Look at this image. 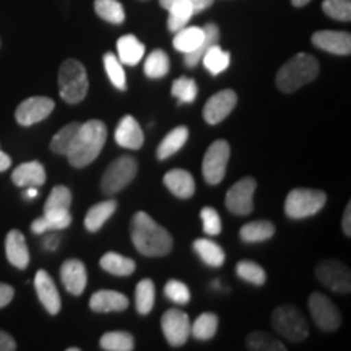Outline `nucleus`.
Wrapping results in <instances>:
<instances>
[{"instance_id": "21", "label": "nucleus", "mask_w": 351, "mask_h": 351, "mask_svg": "<svg viewBox=\"0 0 351 351\" xmlns=\"http://www.w3.org/2000/svg\"><path fill=\"white\" fill-rule=\"evenodd\" d=\"M46 169L39 161H28L16 166L12 173V182L16 187H41L46 182Z\"/></svg>"}, {"instance_id": "20", "label": "nucleus", "mask_w": 351, "mask_h": 351, "mask_svg": "<svg viewBox=\"0 0 351 351\" xmlns=\"http://www.w3.org/2000/svg\"><path fill=\"white\" fill-rule=\"evenodd\" d=\"M90 307L95 313H121L129 307V300L125 295L112 289H99L90 298Z\"/></svg>"}, {"instance_id": "2", "label": "nucleus", "mask_w": 351, "mask_h": 351, "mask_svg": "<svg viewBox=\"0 0 351 351\" xmlns=\"http://www.w3.org/2000/svg\"><path fill=\"white\" fill-rule=\"evenodd\" d=\"M108 140V129L103 121L91 119L80 124L67 156L73 168H85L99 156Z\"/></svg>"}, {"instance_id": "10", "label": "nucleus", "mask_w": 351, "mask_h": 351, "mask_svg": "<svg viewBox=\"0 0 351 351\" xmlns=\"http://www.w3.org/2000/svg\"><path fill=\"white\" fill-rule=\"evenodd\" d=\"M315 276L324 287L335 293H350L351 291V275L350 269L340 261H322L315 267Z\"/></svg>"}, {"instance_id": "52", "label": "nucleus", "mask_w": 351, "mask_h": 351, "mask_svg": "<svg viewBox=\"0 0 351 351\" xmlns=\"http://www.w3.org/2000/svg\"><path fill=\"white\" fill-rule=\"evenodd\" d=\"M10 166H12V158L8 156L5 152H2V148H0V173L7 171Z\"/></svg>"}, {"instance_id": "53", "label": "nucleus", "mask_w": 351, "mask_h": 351, "mask_svg": "<svg viewBox=\"0 0 351 351\" xmlns=\"http://www.w3.org/2000/svg\"><path fill=\"white\" fill-rule=\"evenodd\" d=\"M36 195H38V187H28L23 194L25 199H34Z\"/></svg>"}, {"instance_id": "54", "label": "nucleus", "mask_w": 351, "mask_h": 351, "mask_svg": "<svg viewBox=\"0 0 351 351\" xmlns=\"http://www.w3.org/2000/svg\"><path fill=\"white\" fill-rule=\"evenodd\" d=\"M311 0H291V3L295 7H304V5H307V3H309Z\"/></svg>"}, {"instance_id": "24", "label": "nucleus", "mask_w": 351, "mask_h": 351, "mask_svg": "<svg viewBox=\"0 0 351 351\" xmlns=\"http://www.w3.org/2000/svg\"><path fill=\"white\" fill-rule=\"evenodd\" d=\"M70 223H72L70 210H49V212H44L41 218L34 219L32 223V231L34 234H43L47 231L64 230L70 226Z\"/></svg>"}, {"instance_id": "42", "label": "nucleus", "mask_w": 351, "mask_h": 351, "mask_svg": "<svg viewBox=\"0 0 351 351\" xmlns=\"http://www.w3.org/2000/svg\"><path fill=\"white\" fill-rule=\"evenodd\" d=\"M236 274L244 282L256 285V287H262L267 282V274L261 265L252 261H241L236 265Z\"/></svg>"}, {"instance_id": "32", "label": "nucleus", "mask_w": 351, "mask_h": 351, "mask_svg": "<svg viewBox=\"0 0 351 351\" xmlns=\"http://www.w3.org/2000/svg\"><path fill=\"white\" fill-rule=\"evenodd\" d=\"M194 251L210 267H221L225 263V251L221 245L210 239H195Z\"/></svg>"}, {"instance_id": "47", "label": "nucleus", "mask_w": 351, "mask_h": 351, "mask_svg": "<svg viewBox=\"0 0 351 351\" xmlns=\"http://www.w3.org/2000/svg\"><path fill=\"white\" fill-rule=\"evenodd\" d=\"M200 218L204 223V231L208 236H218L221 232V218L218 212L212 207H205L200 210Z\"/></svg>"}, {"instance_id": "3", "label": "nucleus", "mask_w": 351, "mask_h": 351, "mask_svg": "<svg viewBox=\"0 0 351 351\" xmlns=\"http://www.w3.org/2000/svg\"><path fill=\"white\" fill-rule=\"evenodd\" d=\"M319 60L314 56L300 52L285 62L276 72V88L283 93H295L319 75Z\"/></svg>"}, {"instance_id": "48", "label": "nucleus", "mask_w": 351, "mask_h": 351, "mask_svg": "<svg viewBox=\"0 0 351 351\" xmlns=\"http://www.w3.org/2000/svg\"><path fill=\"white\" fill-rule=\"evenodd\" d=\"M13 296H15V289H13L10 285L0 283V309L10 304Z\"/></svg>"}, {"instance_id": "45", "label": "nucleus", "mask_w": 351, "mask_h": 351, "mask_svg": "<svg viewBox=\"0 0 351 351\" xmlns=\"http://www.w3.org/2000/svg\"><path fill=\"white\" fill-rule=\"evenodd\" d=\"M322 10L327 16L339 21L351 20V0H324Z\"/></svg>"}, {"instance_id": "5", "label": "nucleus", "mask_w": 351, "mask_h": 351, "mask_svg": "<svg viewBox=\"0 0 351 351\" xmlns=\"http://www.w3.org/2000/svg\"><path fill=\"white\" fill-rule=\"evenodd\" d=\"M327 204V194L315 189H293L285 200V213L288 218L302 219L317 215Z\"/></svg>"}, {"instance_id": "31", "label": "nucleus", "mask_w": 351, "mask_h": 351, "mask_svg": "<svg viewBox=\"0 0 351 351\" xmlns=\"http://www.w3.org/2000/svg\"><path fill=\"white\" fill-rule=\"evenodd\" d=\"M204 33H205V38L200 46L197 47L194 52H189V54H186V57H184V64H186L187 67H195V65H199L205 52H207L212 46H215V44L219 43L218 25L207 23L204 26Z\"/></svg>"}, {"instance_id": "15", "label": "nucleus", "mask_w": 351, "mask_h": 351, "mask_svg": "<svg viewBox=\"0 0 351 351\" xmlns=\"http://www.w3.org/2000/svg\"><path fill=\"white\" fill-rule=\"evenodd\" d=\"M238 104V95L232 90H221L208 98L204 108V119L210 125H217L225 121Z\"/></svg>"}, {"instance_id": "8", "label": "nucleus", "mask_w": 351, "mask_h": 351, "mask_svg": "<svg viewBox=\"0 0 351 351\" xmlns=\"http://www.w3.org/2000/svg\"><path fill=\"white\" fill-rule=\"evenodd\" d=\"M215 0H160V5L168 10V29L171 33L179 32L197 13L212 7Z\"/></svg>"}, {"instance_id": "49", "label": "nucleus", "mask_w": 351, "mask_h": 351, "mask_svg": "<svg viewBox=\"0 0 351 351\" xmlns=\"http://www.w3.org/2000/svg\"><path fill=\"white\" fill-rule=\"evenodd\" d=\"M16 350V341L13 340L12 335H8L7 332L0 330V351H15Z\"/></svg>"}, {"instance_id": "11", "label": "nucleus", "mask_w": 351, "mask_h": 351, "mask_svg": "<svg viewBox=\"0 0 351 351\" xmlns=\"http://www.w3.org/2000/svg\"><path fill=\"white\" fill-rule=\"evenodd\" d=\"M257 182L254 178H243L228 191L225 204L226 208L232 215L247 217L254 210V192H256Z\"/></svg>"}, {"instance_id": "40", "label": "nucleus", "mask_w": 351, "mask_h": 351, "mask_svg": "<svg viewBox=\"0 0 351 351\" xmlns=\"http://www.w3.org/2000/svg\"><path fill=\"white\" fill-rule=\"evenodd\" d=\"M80 122H70L65 127H62L51 140V150L57 153V155H67L70 150V145H72L73 138H75Z\"/></svg>"}, {"instance_id": "23", "label": "nucleus", "mask_w": 351, "mask_h": 351, "mask_svg": "<svg viewBox=\"0 0 351 351\" xmlns=\"http://www.w3.org/2000/svg\"><path fill=\"white\" fill-rule=\"evenodd\" d=\"M165 186L178 199H191L195 192V181L186 169H171L163 178Z\"/></svg>"}, {"instance_id": "34", "label": "nucleus", "mask_w": 351, "mask_h": 351, "mask_svg": "<svg viewBox=\"0 0 351 351\" xmlns=\"http://www.w3.org/2000/svg\"><path fill=\"white\" fill-rule=\"evenodd\" d=\"M155 306V285L150 278L140 280L135 288V307L140 315H147L152 313Z\"/></svg>"}, {"instance_id": "16", "label": "nucleus", "mask_w": 351, "mask_h": 351, "mask_svg": "<svg viewBox=\"0 0 351 351\" xmlns=\"http://www.w3.org/2000/svg\"><path fill=\"white\" fill-rule=\"evenodd\" d=\"M34 288H36L38 298L41 301L44 309L51 315H56L62 309V300H60L59 291L52 280V276L46 270H38L34 276Z\"/></svg>"}, {"instance_id": "43", "label": "nucleus", "mask_w": 351, "mask_h": 351, "mask_svg": "<svg viewBox=\"0 0 351 351\" xmlns=\"http://www.w3.org/2000/svg\"><path fill=\"white\" fill-rule=\"evenodd\" d=\"M197 93H199V86H197L194 78L189 77H181L178 78V80H174L173 88H171V95H173L174 98H178L179 104L194 103Z\"/></svg>"}, {"instance_id": "19", "label": "nucleus", "mask_w": 351, "mask_h": 351, "mask_svg": "<svg viewBox=\"0 0 351 351\" xmlns=\"http://www.w3.org/2000/svg\"><path fill=\"white\" fill-rule=\"evenodd\" d=\"M114 138H116L119 147L127 148V150H138L145 142L142 127H140L137 119L132 116H124L119 121Z\"/></svg>"}, {"instance_id": "4", "label": "nucleus", "mask_w": 351, "mask_h": 351, "mask_svg": "<svg viewBox=\"0 0 351 351\" xmlns=\"http://www.w3.org/2000/svg\"><path fill=\"white\" fill-rule=\"evenodd\" d=\"M59 93L65 103L78 104L85 99L88 93L86 69L75 59L64 60L59 69Z\"/></svg>"}, {"instance_id": "1", "label": "nucleus", "mask_w": 351, "mask_h": 351, "mask_svg": "<svg viewBox=\"0 0 351 351\" xmlns=\"http://www.w3.org/2000/svg\"><path fill=\"white\" fill-rule=\"evenodd\" d=\"M130 236L135 249L147 257H165L173 251V236L150 215L137 212L130 221Z\"/></svg>"}, {"instance_id": "18", "label": "nucleus", "mask_w": 351, "mask_h": 351, "mask_svg": "<svg viewBox=\"0 0 351 351\" xmlns=\"http://www.w3.org/2000/svg\"><path fill=\"white\" fill-rule=\"evenodd\" d=\"M313 44L319 49L335 56H350L351 34L348 32H332L322 29L313 34Z\"/></svg>"}, {"instance_id": "12", "label": "nucleus", "mask_w": 351, "mask_h": 351, "mask_svg": "<svg viewBox=\"0 0 351 351\" xmlns=\"http://www.w3.org/2000/svg\"><path fill=\"white\" fill-rule=\"evenodd\" d=\"M309 313L320 330L333 332L340 327L341 315L339 309L327 296L320 293H313L309 296Z\"/></svg>"}, {"instance_id": "39", "label": "nucleus", "mask_w": 351, "mask_h": 351, "mask_svg": "<svg viewBox=\"0 0 351 351\" xmlns=\"http://www.w3.org/2000/svg\"><path fill=\"white\" fill-rule=\"evenodd\" d=\"M245 345H247L249 350L254 351H285L287 346H285L282 341L276 340L275 337L269 335V333L256 330L251 332L245 339Z\"/></svg>"}, {"instance_id": "14", "label": "nucleus", "mask_w": 351, "mask_h": 351, "mask_svg": "<svg viewBox=\"0 0 351 351\" xmlns=\"http://www.w3.org/2000/svg\"><path fill=\"white\" fill-rule=\"evenodd\" d=\"M161 330L171 346H182L191 335L189 315L179 309L166 311L161 317Z\"/></svg>"}, {"instance_id": "50", "label": "nucleus", "mask_w": 351, "mask_h": 351, "mask_svg": "<svg viewBox=\"0 0 351 351\" xmlns=\"http://www.w3.org/2000/svg\"><path fill=\"white\" fill-rule=\"evenodd\" d=\"M341 230L346 236H351V204L346 205L343 219H341Z\"/></svg>"}, {"instance_id": "30", "label": "nucleus", "mask_w": 351, "mask_h": 351, "mask_svg": "<svg viewBox=\"0 0 351 351\" xmlns=\"http://www.w3.org/2000/svg\"><path fill=\"white\" fill-rule=\"evenodd\" d=\"M101 269L116 276H129L135 271V262L117 252H106L99 261Z\"/></svg>"}, {"instance_id": "28", "label": "nucleus", "mask_w": 351, "mask_h": 351, "mask_svg": "<svg viewBox=\"0 0 351 351\" xmlns=\"http://www.w3.org/2000/svg\"><path fill=\"white\" fill-rule=\"evenodd\" d=\"M117 208V202L116 200H104L99 202L88 210L86 217H85V228L90 232H96L99 231L101 228L104 226V223L108 221L109 218L112 217L114 212Z\"/></svg>"}, {"instance_id": "27", "label": "nucleus", "mask_w": 351, "mask_h": 351, "mask_svg": "<svg viewBox=\"0 0 351 351\" xmlns=\"http://www.w3.org/2000/svg\"><path fill=\"white\" fill-rule=\"evenodd\" d=\"M204 38V28H199V26H184V28L174 33L173 46L176 51L182 52V54H189V52H194L200 46Z\"/></svg>"}, {"instance_id": "35", "label": "nucleus", "mask_w": 351, "mask_h": 351, "mask_svg": "<svg viewBox=\"0 0 351 351\" xmlns=\"http://www.w3.org/2000/svg\"><path fill=\"white\" fill-rule=\"evenodd\" d=\"M99 345L106 351H132L135 348V340L129 332L114 330L104 333L101 337Z\"/></svg>"}, {"instance_id": "37", "label": "nucleus", "mask_w": 351, "mask_h": 351, "mask_svg": "<svg viewBox=\"0 0 351 351\" xmlns=\"http://www.w3.org/2000/svg\"><path fill=\"white\" fill-rule=\"evenodd\" d=\"M169 57L166 54L165 51L161 49H156L150 52V56L147 57V60H145V75L148 78H163L168 75L169 72Z\"/></svg>"}, {"instance_id": "26", "label": "nucleus", "mask_w": 351, "mask_h": 351, "mask_svg": "<svg viewBox=\"0 0 351 351\" xmlns=\"http://www.w3.org/2000/svg\"><path fill=\"white\" fill-rule=\"evenodd\" d=\"M117 54L122 64L134 67L143 59L145 44L140 43L134 34H125L117 41Z\"/></svg>"}, {"instance_id": "22", "label": "nucleus", "mask_w": 351, "mask_h": 351, "mask_svg": "<svg viewBox=\"0 0 351 351\" xmlns=\"http://www.w3.org/2000/svg\"><path fill=\"white\" fill-rule=\"evenodd\" d=\"M5 254L8 262L12 263L16 269L23 270L29 263V251L26 245V239L23 232L19 230L8 231L5 238Z\"/></svg>"}, {"instance_id": "46", "label": "nucleus", "mask_w": 351, "mask_h": 351, "mask_svg": "<svg viewBox=\"0 0 351 351\" xmlns=\"http://www.w3.org/2000/svg\"><path fill=\"white\" fill-rule=\"evenodd\" d=\"M165 295L168 300H171L176 304H187L191 301V289L186 283L179 282V280H169L165 285Z\"/></svg>"}, {"instance_id": "29", "label": "nucleus", "mask_w": 351, "mask_h": 351, "mask_svg": "<svg viewBox=\"0 0 351 351\" xmlns=\"http://www.w3.org/2000/svg\"><path fill=\"white\" fill-rule=\"evenodd\" d=\"M275 234V225L265 219H258V221L245 223L241 228L239 236L244 243H263V241H269L274 238Z\"/></svg>"}, {"instance_id": "25", "label": "nucleus", "mask_w": 351, "mask_h": 351, "mask_svg": "<svg viewBox=\"0 0 351 351\" xmlns=\"http://www.w3.org/2000/svg\"><path fill=\"white\" fill-rule=\"evenodd\" d=\"M189 138V129L186 125H179L169 132L166 137L161 140V143L156 148V158L158 160H168L173 155H176L181 148L186 145Z\"/></svg>"}, {"instance_id": "44", "label": "nucleus", "mask_w": 351, "mask_h": 351, "mask_svg": "<svg viewBox=\"0 0 351 351\" xmlns=\"http://www.w3.org/2000/svg\"><path fill=\"white\" fill-rule=\"evenodd\" d=\"M72 205V192L65 186H56L44 204V212L49 210H70Z\"/></svg>"}, {"instance_id": "6", "label": "nucleus", "mask_w": 351, "mask_h": 351, "mask_svg": "<svg viewBox=\"0 0 351 351\" xmlns=\"http://www.w3.org/2000/svg\"><path fill=\"white\" fill-rule=\"evenodd\" d=\"M271 326L275 332L289 341H302L309 335V327L300 309L291 304L276 307L271 314Z\"/></svg>"}, {"instance_id": "51", "label": "nucleus", "mask_w": 351, "mask_h": 351, "mask_svg": "<svg viewBox=\"0 0 351 351\" xmlns=\"http://www.w3.org/2000/svg\"><path fill=\"white\" fill-rule=\"evenodd\" d=\"M59 244H60V238H59V236H56V234H49L46 239H44V243H43L46 251H56V249L59 247Z\"/></svg>"}, {"instance_id": "7", "label": "nucleus", "mask_w": 351, "mask_h": 351, "mask_svg": "<svg viewBox=\"0 0 351 351\" xmlns=\"http://www.w3.org/2000/svg\"><path fill=\"white\" fill-rule=\"evenodd\" d=\"M138 165L132 156H121L114 160L104 171L103 179H101V189L103 194L112 195L121 192L122 189L129 186L137 176Z\"/></svg>"}, {"instance_id": "38", "label": "nucleus", "mask_w": 351, "mask_h": 351, "mask_svg": "<svg viewBox=\"0 0 351 351\" xmlns=\"http://www.w3.org/2000/svg\"><path fill=\"white\" fill-rule=\"evenodd\" d=\"M218 330V315L213 313H204L191 324V335L197 340H212Z\"/></svg>"}, {"instance_id": "36", "label": "nucleus", "mask_w": 351, "mask_h": 351, "mask_svg": "<svg viewBox=\"0 0 351 351\" xmlns=\"http://www.w3.org/2000/svg\"><path fill=\"white\" fill-rule=\"evenodd\" d=\"M95 12L112 25H121L125 21V10L119 0H95Z\"/></svg>"}, {"instance_id": "13", "label": "nucleus", "mask_w": 351, "mask_h": 351, "mask_svg": "<svg viewBox=\"0 0 351 351\" xmlns=\"http://www.w3.org/2000/svg\"><path fill=\"white\" fill-rule=\"evenodd\" d=\"M56 103L47 96H32L26 98L15 111V119L20 125L29 127L38 124L51 116L54 111Z\"/></svg>"}, {"instance_id": "17", "label": "nucleus", "mask_w": 351, "mask_h": 351, "mask_svg": "<svg viewBox=\"0 0 351 351\" xmlns=\"http://www.w3.org/2000/svg\"><path fill=\"white\" fill-rule=\"evenodd\" d=\"M60 280L65 289L73 296H80L85 291L88 283V274L85 263L78 258H69L60 267Z\"/></svg>"}, {"instance_id": "41", "label": "nucleus", "mask_w": 351, "mask_h": 351, "mask_svg": "<svg viewBox=\"0 0 351 351\" xmlns=\"http://www.w3.org/2000/svg\"><path fill=\"white\" fill-rule=\"evenodd\" d=\"M104 62V70H106L108 78L111 80V83L117 90L125 91L127 90V78H125V72L124 67H122V62L119 60V57L114 56L112 52H108L103 57Z\"/></svg>"}, {"instance_id": "9", "label": "nucleus", "mask_w": 351, "mask_h": 351, "mask_svg": "<svg viewBox=\"0 0 351 351\" xmlns=\"http://www.w3.org/2000/svg\"><path fill=\"white\" fill-rule=\"evenodd\" d=\"M231 148L226 140H215L205 152L204 163H202V174L210 186H217L223 181L226 174L228 161H230Z\"/></svg>"}, {"instance_id": "33", "label": "nucleus", "mask_w": 351, "mask_h": 351, "mask_svg": "<svg viewBox=\"0 0 351 351\" xmlns=\"http://www.w3.org/2000/svg\"><path fill=\"white\" fill-rule=\"evenodd\" d=\"M200 62L204 64V67L207 69L212 75H219V73L225 72V70L230 67L231 56L230 52L223 51L221 47H219V44H215V46H212L207 52H205Z\"/></svg>"}]
</instances>
